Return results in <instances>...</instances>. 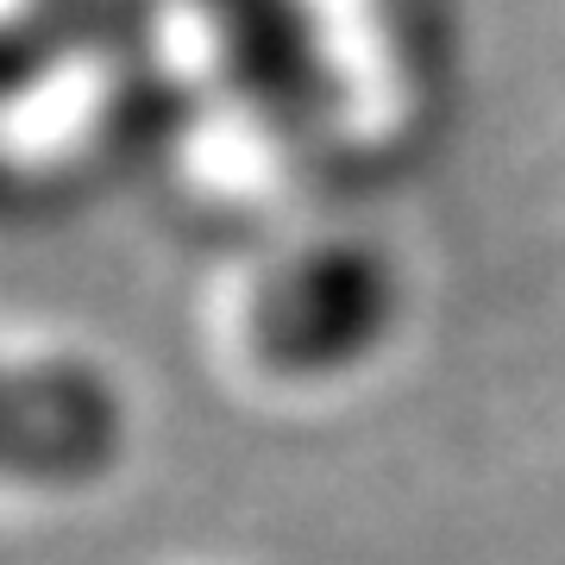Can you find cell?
Listing matches in <instances>:
<instances>
[{
    "label": "cell",
    "mask_w": 565,
    "mask_h": 565,
    "mask_svg": "<svg viewBox=\"0 0 565 565\" xmlns=\"http://www.w3.org/2000/svg\"><path fill=\"white\" fill-rule=\"evenodd\" d=\"M408 321V277L377 239L321 233L277 252L239 302L245 359L289 390L364 377Z\"/></svg>",
    "instance_id": "6da1fadb"
},
{
    "label": "cell",
    "mask_w": 565,
    "mask_h": 565,
    "mask_svg": "<svg viewBox=\"0 0 565 565\" xmlns=\"http://www.w3.org/2000/svg\"><path fill=\"white\" fill-rule=\"evenodd\" d=\"M132 452L126 384L88 352H0V490L88 497Z\"/></svg>",
    "instance_id": "7a4b0ae2"
}]
</instances>
